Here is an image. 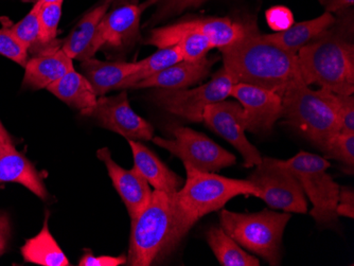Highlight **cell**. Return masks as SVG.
Listing matches in <instances>:
<instances>
[{"label":"cell","mask_w":354,"mask_h":266,"mask_svg":"<svg viewBox=\"0 0 354 266\" xmlns=\"http://www.w3.org/2000/svg\"><path fill=\"white\" fill-rule=\"evenodd\" d=\"M220 50L223 68L234 83L254 85L281 96L288 87L302 80L297 55L262 39L257 29Z\"/></svg>","instance_id":"6da1fadb"},{"label":"cell","mask_w":354,"mask_h":266,"mask_svg":"<svg viewBox=\"0 0 354 266\" xmlns=\"http://www.w3.org/2000/svg\"><path fill=\"white\" fill-rule=\"evenodd\" d=\"M190 229L174 194L153 190L148 205L132 221L127 265L157 263L171 254Z\"/></svg>","instance_id":"7a4b0ae2"},{"label":"cell","mask_w":354,"mask_h":266,"mask_svg":"<svg viewBox=\"0 0 354 266\" xmlns=\"http://www.w3.org/2000/svg\"><path fill=\"white\" fill-rule=\"evenodd\" d=\"M304 84H316L332 93H354V45L327 30L297 53Z\"/></svg>","instance_id":"3957f363"},{"label":"cell","mask_w":354,"mask_h":266,"mask_svg":"<svg viewBox=\"0 0 354 266\" xmlns=\"http://www.w3.org/2000/svg\"><path fill=\"white\" fill-rule=\"evenodd\" d=\"M187 180L174 194L177 207L191 228L203 216L223 209L238 196L259 198L260 190L248 180H234L185 166Z\"/></svg>","instance_id":"277c9868"},{"label":"cell","mask_w":354,"mask_h":266,"mask_svg":"<svg viewBox=\"0 0 354 266\" xmlns=\"http://www.w3.org/2000/svg\"><path fill=\"white\" fill-rule=\"evenodd\" d=\"M291 216L290 212L280 213L272 210L256 213L222 210L220 225L239 245L276 266L281 262L282 237Z\"/></svg>","instance_id":"5b68a950"},{"label":"cell","mask_w":354,"mask_h":266,"mask_svg":"<svg viewBox=\"0 0 354 266\" xmlns=\"http://www.w3.org/2000/svg\"><path fill=\"white\" fill-rule=\"evenodd\" d=\"M282 117L298 133L318 148L341 132L337 117L317 91L299 80L281 95Z\"/></svg>","instance_id":"8992f818"},{"label":"cell","mask_w":354,"mask_h":266,"mask_svg":"<svg viewBox=\"0 0 354 266\" xmlns=\"http://www.w3.org/2000/svg\"><path fill=\"white\" fill-rule=\"evenodd\" d=\"M280 164L291 171L311 200L313 209L310 214L317 223H333L337 220L336 204L341 187L328 173L331 164L326 158L309 152H299Z\"/></svg>","instance_id":"52a82bcc"},{"label":"cell","mask_w":354,"mask_h":266,"mask_svg":"<svg viewBox=\"0 0 354 266\" xmlns=\"http://www.w3.org/2000/svg\"><path fill=\"white\" fill-rule=\"evenodd\" d=\"M169 130L174 138L153 137L152 142L180 158L185 166L203 172H216L236 164L234 154L218 146L206 135L180 125L170 126Z\"/></svg>","instance_id":"ba28073f"},{"label":"cell","mask_w":354,"mask_h":266,"mask_svg":"<svg viewBox=\"0 0 354 266\" xmlns=\"http://www.w3.org/2000/svg\"><path fill=\"white\" fill-rule=\"evenodd\" d=\"M234 84L232 77L222 67L212 80L202 86L186 89L156 88L152 97L154 102L166 112L191 122H202L205 108L226 100Z\"/></svg>","instance_id":"9c48e42d"},{"label":"cell","mask_w":354,"mask_h":266,"mask_svg":"<svg viewBox=\"0 0 354 266\" xmlns=\"http://www.w3.org/2000/svg\"><path fill=\"white\" fill-rule=\"evenodd\" d=\"M248 180L260 190L259 198L272 209L290 213H307L308 202L299 182L279 160L264 158Z\"/></svg>","instance_id":"30bf717a"},{"label":"cell","mask_w":354,"mask_h":266,"mask_svg":"<svg viewBox=\"0 0 354 266\" xmlns=\"http://www.w3.org/2000/svg\"><path fill=\"white\" fill-rule=\"evenodd\" d=\"M203 121L240 152L246 168L258 166L263 160L246 137L245 114L238 101L223 100L208 105L203 114Z\"/></svg>","instance_id":"8fae6325"},{"label":"cell","mask_w":354,"mask_h":266,"mask_svg":"<svg viewBox=\"0 0 354 266\" xmlns=\"http://www.w3.org/2000/svg\"><path fill=\"white\" fill-rule=\"evenodd\" d=\"M81 114L95 119L101 126L121 135L127 140L148 142L154 137L152 125L131 107L127 91L116 96L99 97L95 106Z\"/></svg>","instance_id":"7c38bea8"},{"label":"cell","mask_w":354,"mask_h":266,"mask_svg":"<svg viewBox=\"0 0 354 266\" xmlns=\"http://www.w3.org/2000/svg\"><path fill=\"white\" fill-rule=\"evenodd\" d=\"M159 0H148L142 5L129 3L107 12L99 23L95 39L91 45V55L93 57L103 46L113 48L127 47L139 37L141 15L149 6Z\"/></svg>","instance_id":"4fadbf2b"},{"label":"cell","mask_w":354,"mask_h":266,"mask_svg":"<svg viewBox=\"0 0 354 266\" xmlns=\"http://www.w3.org/2000/svg\"><path fill=\"white\" fill-rule=\"evenodd\" d=\"M230 97L243 107L246 130L252 133H268L282 117V98L279 93L245 83H234Z\"/></svg>","instance_id":"5bb4252c"},{"label":"cell","mask_w":354,"mask_h":266,"mask_svg":"<svg viewBox=\"0 0 354 266\" xmlns=\"http://www.w3.org/2000/svg\"><path fill=\"white\" fill-rule=\"evenodd\" d=\"M97 156L101 162H104L111 182L124 202L127 213L133 221L150 202L153 192L150 184L136 169L127 170L119 166L111 158L109 149H100L97 152Z\"/></svg>","instance_id":"9a60e30c"},{"label":"cell","mask_w":354,"mask_h":266,"mask_svg":"<svg viewBox=\"0 0 354 266\" xmlns=\"http://www.w3.org/2000/svg\"><path fill=\"white\" fill-rule=\"evenodd\" d=\"M73 69V59L62 49V41L46 46L28 59L25 66L23 86L39 91L51 84Z\"/></svg>","instance_id":"2e32d148"},{"label":"cell","mask_w":354,"mask_h":266,"mask_svg":"<svg viewBox=\"0 0 354 266\" xmlns=\"http://www.w3.org/2000/svg\"><path fill=\"white\" fill-rule=\"evenodd\" d=\"M147 43L158 49L180 46L183 59L188 61L204 59L214 48L210 41L193 27L190 19L152 30Z\"/></svg>","instance_id":"e0dca14e"},{"label":"cell","mask_w":354,"mask_h":266,"mask_svg":"<svg viewBox=\"0 0 354 266\" xmlns=\"http://www.w3.org/2000/svg\"><path fill=\"white\" fill-rule=\"evenodd\" d=\"M0 182H14L27 188L41 200H47L48 191L39 171L13 142H0Z\"/></svg>","instance_id":"ac0fdd59"},{"label":"cell","mask_w":354,"mask_h":266,"mask_svg":"<svg viewBox=\"0 0 354 266\" xmlns=\"http://www.w3.org/2000/svg\"><path fill=\"white\" fill-rule=\"evenodd\" d=\"M214 63L216 59L207 57L196 61H180L146 80L137 83L132 88H189L208 77Z\"/></svg>","instance_id":"d6986e66"},{"label":"cell","mask_w":354,"mask_h":266,"mask_svg":"<svg viewBox=\"0 0 354 266\" xmlns=\"http://www.w3.org/2000/svg\"><path fill=\"white\" fill-rule=\"evenodd\" d=\"M134 158V168L157 191L175 194L182 188L184 180L169 169L156 155L137 140H127Z\"/></svg>","instance_id":"ffe728a7"},{"label":"cell","mask_w":354,"mask_h":266,"mask_svg":"<svg viewBox=\"0 0 354 266\" xmlns=\"http://www.w3.org/2000/svg\"><path fill=\"white\" fill-rule=\"evenodd\" d=\"M335 23L336 19L332 13L325 12L316 19L295 23L280 32L261 35V37L292 55H297L302 47L331 29Z\"/></svg>","instance_id":"44dd1931"},{"label":"cell","mask_w":354,"mask_h":266,"mask_svg":"<svg viewBox=\"0 0 354 266\" xmlns=\"http://www.w3.org/2000/svg\"><path fill=\"white\" fill-rule=\"evenodd\" d=\"M81 69L99 98L120 88L123 81L136 69V61H105L91 57L82 61Z\"/></svg>","instance_id":"7402d4cb"},{"label":"cell","mask_w":354,"mask_h":266,"mask_svg":"<svg viewBox=\"0 0 354 266\" xmlns=\"http://www.w3.org/2000/svg\"><path fill=\"white\" fill-rule=\"evenodd\" d=\"M111 5L99 3L97 7L86 13L77 23L71 35L65 41H62V49L73 59H91V49L95 39L99 23L105 14L109 12Z\"/></svg>","instance_id":"603a6c76"},{"label":"cell","mask_w":354,"mask_h":266,"mask_svg":"<svg viewBox=\"0 0 354 266\" xmlns=\"http://www.w3.org/2000/svg\"><path fill=\"white\" fill-rule=\"evenodd\" d=\"M47 91L69 106L79 109L81 113L95 106L98 100L89 81L75 68L55 81Z\"/></svg>","instance_id":"cb8c5ba5"},{"label":"cell","mask_w":354,"mask_h":266,"mask_svg":"<svg viewBox=\"0 0 354 266\" xmlns=\"http://www.w3.org/2000/svg\"><path fill=\"white\" fill-rule=\"evenodd\" d=\"M48 218L49 214L46 216L41 231L24 244L21 256L28 263L41 266H69L71 262L49 230Z\"/></svg>","instance_id":"d4e9b609"},{"label":"cell","mask_w":354,"mask_h":266,"mask_svg":"<svg viewBox=\"0 0 354 266\" xmlns=\"http://www.w3.org/2000/svg\"><path fill=\"white\" fill-rule=\"evenodd\" d=\"M193 27L212 43L214 48L222 49L232 45L254 31V26L244 25L230 19L206 17V19H190Z\"/></svg>","instance_id":"484cf974"},{"label":"cell","mask_w":354,"mask_h":266,"mask_svg":"<svg viewBox=\"0 0 354 266\" xmlns=\"http://www.w3.org/2000/svg\"><path fill=\"white\" fill-rule=\"evenodd\" d=\"M207 242L222 266H259L260 261L242 249L221 227L207 231Z\"/></svg>","instance_id":"4316f807"},{"label":"cell","mask_w":354,"mask_h":266,"mask_svg":"<svg viewBox=\"0 0 354 266\" xmlns=\"http://www.w3.org/2000/svg\"><path fill=\"white\" fill-rule=\"evenodd\" d=\"M183 59L182 50L180 46H171L167 48L158 49L154 55L147 59L136 61V69L123 81L119 89L132 88L135 84L146 80L148 77L156 75L159 71L164 70L172 65L180 63Z\"/></svg>","instance_id":"83f0119b"},{"label":"cell","mask_w":354,"mask_h":266,"mask_svg":"<svg viewBox=\"0 0 354 266\" xmlns=\"http://www.w3.org/2000/svg\"><path fill=\"white\" fill-rule=\"evenodd\" d=\"M62 6L63 3H44L39 6V45L33 50L35 53L46 46L53 45L59 41L57 37L62 17Z\"/></svg>","instance_id":"f1b7e54d"},{"label":"cell","mask_w":354,"mask_h":266,"mask_svg":"<svg viewBox=\"0 0 354 266\" xmlns=\"http://www.w3.org/2000/svg\"><path fill=\"white\" fill-rule=\"evenodd\" d=\"M320 97L331 107L334 114L337 117L341 132L354 134V97L339 95L325 88L317 91Z\"/></svg>","instance_id":"f546056e"},{"label":"cell","mask_w":354,"mask_h":266,"mask_svg":"<svg viewBox=\"0 0 354 266\" xmlns=\"http://www.w3.org/2000/svg\"><path fill=\"white\" fill-rule=\"evenodd\" d=\"M39 1L30 10L29 13L19 23H10V29L17 41L27 49L28 51L35 50L39 45Z\"/></svg>","instance_id":"4dcf8cb0"},{"label":"cell","mask_w":354,"mask_h":266,"mask_svg":"<svg viewBox=\"0 0 354 266\" xmlns=\"http://www.w3.org/2000/svg\"><path fill=\"white\" fill-rule=\"evenodd\" d=\"M0 23L3 28L0 29V55L11 59L16 64L25 68L29 59V51L17 41L10 29V21L8 17H1Z\"/></svg>","instance_id":"1f68e13d"},{"label":"cell","mask_w":354,"mask_h":266,"mask_svg":"<svg viewBox=\"0 0 354 266\" xmlns=\"http://www.w3.org/2000/svg\"><path fill=\"white\" fill-rule=\"evenodd\" d=\"M322 150L326 156L339 160L346 166H354V134L339 132L324 144Z\"/></svg>","instance_id":"d6a6232c"},{"label":"cell","mask_w":354,"mask_h":266,"mask_svg":"<svg viewBox=\"0 0 354 266\" xmlns=\"http://www.w3.org/2000/svg\"><path fill=\"white\" fill-rule=\"evenodd\" d=\"M208 0H159L156 12L151 19V23H160L169 17H175L188 9L198 8Z\"/></svg>","instance_id":"836d02e7"},{"label":"cell","mask_w":354,"mask_h":266,"mask_svg":"<svg viewBox=\"0 0 354 266\" xmlns=\"http://www.w3.org/2000/svg\"><path fill=\"white\" fill-rule=\"evenodd\" d=\"M266 23L275 32L284 31L294 25V15L291 10L282 6L272 7L266 13Z\"/></svg>","instance_id":"e575fe53"},{"label":"cell","mask_w":354,"mask_h":266,"mask_svg":"<svg viewBox=\"0 0 354 266\" xmlns=\"http://www.w3.org/2000/svg\"><path fill=\"white\" fill-rule=\"evenodd\" d=\"M127 263V256L119 257L113 256H95L93 254H85L80 260V266H119Z\"/></svg>","instance_id":"d590c367"},{"label":"cell","mask_w":354,"mask_h":266,"mask_svg":"<svg viewBox=\"0 0 354 266\" xmlns=\"http://www.w3.org/2000/svg\"><path fill=\"white\" fill-rule=\"evenodd\" d=\"M336 214L337 216L354 218V192L349 188H341L339 193V200L336 204Z\"/></svg>","instance_id":"8d00e7d4"},{"label":"cell","mask_w":354,"mask_h":266,"mask_svg":"<svg viewBox=\"0 0 354 266\" xmlns=\"http://www.w3.org/2000/svg\"><path fill=\"white\" fill-rule=\"evenodd\" d=\"M11 238V221L7 212L0 211V257L7 251Z\"/></svg>","instance_id":"74e56055"},{"label":"cell","mask_w":354,"mask_h":266,"mask_svg":"<svg viewBox=\"0 0 354 266\" xmlns=\"http://www.w3.org/2000/svg\"><path fill=\"white\" fill-rule=\"evenodd\" d=\"M319 1L328 13L344 11L349 9L354 3V0H319Z\"/></svg>","instance_id":"f35d334b"},{"label":"cell","mask_w":354,"mask_h":266,"mask_svg":"<svg viewBox=\"0 0 354 266\" xmlns=\"http://www.w3.org/2000/svg\"><path fill=\"white\" fill-rule=\"evenodd\" d=\"M0 142H13V138L6 130L5 125L0 120Z\"/></svg>","instance_id":"ab89813d"},{"label":"cell","mask_w":354,"mask_h":266,"mask_svg":"<svg viewBox=\"0 0 354 266\" xmlns=\"http://www.w3.org/2000/svg\"><path fill=\"white\" fill-rule=\"evenodd\" d=\"M41 5L44 3H63L64 0H37Z\"/></svg>","instance_id":"60d3db41"},{"label":"cell","mask_w":354,"mask_h":266,"mask_svg":"<svg viewBox=\"0 0 354 266\" xmlns=\"http://www.w3.org/2000/svg\"><path fill=\"white\" fill-rule=\"evenodd\" d=\"M116 0H101L100 3H109V5H111V3H114Z\"/></svg>","instance_id":"b9f144b4"}]
</instances>
